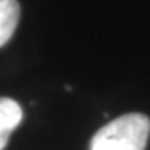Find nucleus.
<instances>
[{"label": "nucleus", "instance_id": "1", "mask_svg": "<svg viewBox=\"0 0 150 150\" xmlns=\"http://www.w3.org/2000/svg\"><path fill=\"white\" fill-rule=\"evenodd\" d=\"M150 118L144 113H125L105 123L90 140V150H145Z\"/></svg>", "mask_w": 150, "mask_h": 150}, {"label": "nucleus", "instance_id": "3", "mask_svg": "<svg viewBox=\"0 0 150 150\" xmlns=\"http://www.w3.org/2000/svg\"><path fill=\"white\" fill-rule=\"evenodd\" d=\"M20 18V5L17 0H0V47L12 38Z\"/></svg>", "mask_w": 150, "mask_h": 150}, {"label": "nucleus", "instance_id": "2", "mask_svg": "<svg viewBox=\"0 0 150 150\" xmlns=\"http://www.w3.org/2000/svg\"><path fill=\"white\" fill-rule=\"evenodd\" d=\"M23 118V110L18 102L8 97H0V150L8 144L12 132L20 125Z\"/></svg>", "mask_w": 150, "mask_h": 150}]
</instances>
